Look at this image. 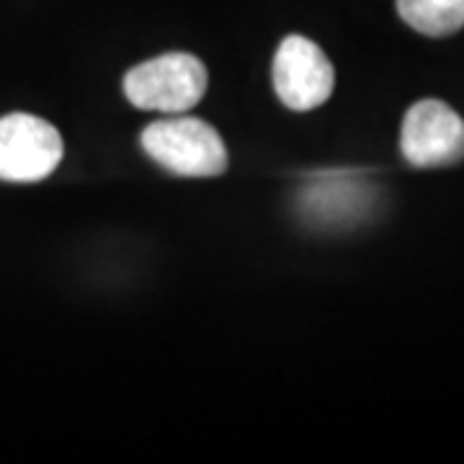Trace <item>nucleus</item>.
Instances as JSON below:
<instances>
[{
    "instance_id": "obj_1",
    "label": "nucleus",
    "mask_w": 464,
    "mask_h": 464,
    "mask_svg": "<svg viewBox=\"0 0 464 464\" xmlns=\"http://www.w3.org/2000/svg\"><path fill=\"white\" fill-rule=\"evenodd\" d=\"M142 148L155 163L188 179H212L227 170V148L212 124L170 114L142 132Z\"/></svg>"
},
{
    "instance_id": "obj_2",
    "label": "nucleus",
    "mask_w": 464,
    "mask_h": 464,
    "mask_svg": "<svg viewBox=\"0 0 464 464\" xmlns=\"http://www.w3.org/2000/svg\"><path fill=\"white\" fill-rule=\"evenodd\" d=\"M207 67L186 52H168L132 67L124 78V96L142 111L186 114L207 93Z\"/></svg>"
},
{
    "instance_id": "obj_3",
    "label": "nucleus",
    "mask_w": 464,
    "mask_h": 464,
    "mask_svg": "<svg viewBox=\"0 0 464 464\" xmlns=\"http://www.w3.org/2000/svg\"><path fill=\"white\" fill-rule=\"evenodd\" d=\"M63 152V137L50 121L34 114L0 119V181H44L57 170Z\"/></svg>"
},
{
    "instance_id": "obj_4",
    "label": "nucleus",
    "mask_w": 464,
    "mask_h": 464,
    "mask_svg": "<svg viewBox=\"0 0 464 464\" xmlns=\"http://www.w3.org/2000/svg\"><path fill=\"white\" fill-rule=\"evenodd\" d=\"M400 148L415 168L454 166L464 158V121L449 103L426 99L402 119Z\"/></svg>"
},
{
    "instance_id": "obj_5",
    "label": "nucleus",
    "mask_w": 464,
    "mask_h": 464,
    "mask_svg": "<svg viewBox=\"0 0 464 464\" xmlns=\"http://www.w3.org/2000/svg\"><path fill=\"white\" fill-rule=\"evenodd\" d=\"M274 88L286 109L313 111L331 99L335 70L315 42L292 34L274 57Z\"/></svg>"
},
{
    "instance_id": "obj_6",
    "label": "nucleus",
    "mask_w": 464,
    "mask_h": 464,
    "mask_svg": "<svg viewBox=\"0 0 464 464\" xmlns=\"http://www.w3.org/2000/svg\"><path fill=\"white\" fill-rule=\"evenodd\" d=\"M299 212L313 225H348L372 209L374 188L356 173H323L299 194Z\"/></svg>"
},
{
    "instance_id": "obj_7",
    "label": "nucleus",
    "mask_w": 464,
    "mask_h": 464,
    "mask_svg": "<svg viewBox=\"0 0 464 464\" xmlns=\"http://www.w3.org/2000/svg\"><path fill=\"white\" fill-rule=\"evenodd\" d=\"M400 18L426 36H449L464 26V0H398Z\"/></svg>"
}]
</instances>
